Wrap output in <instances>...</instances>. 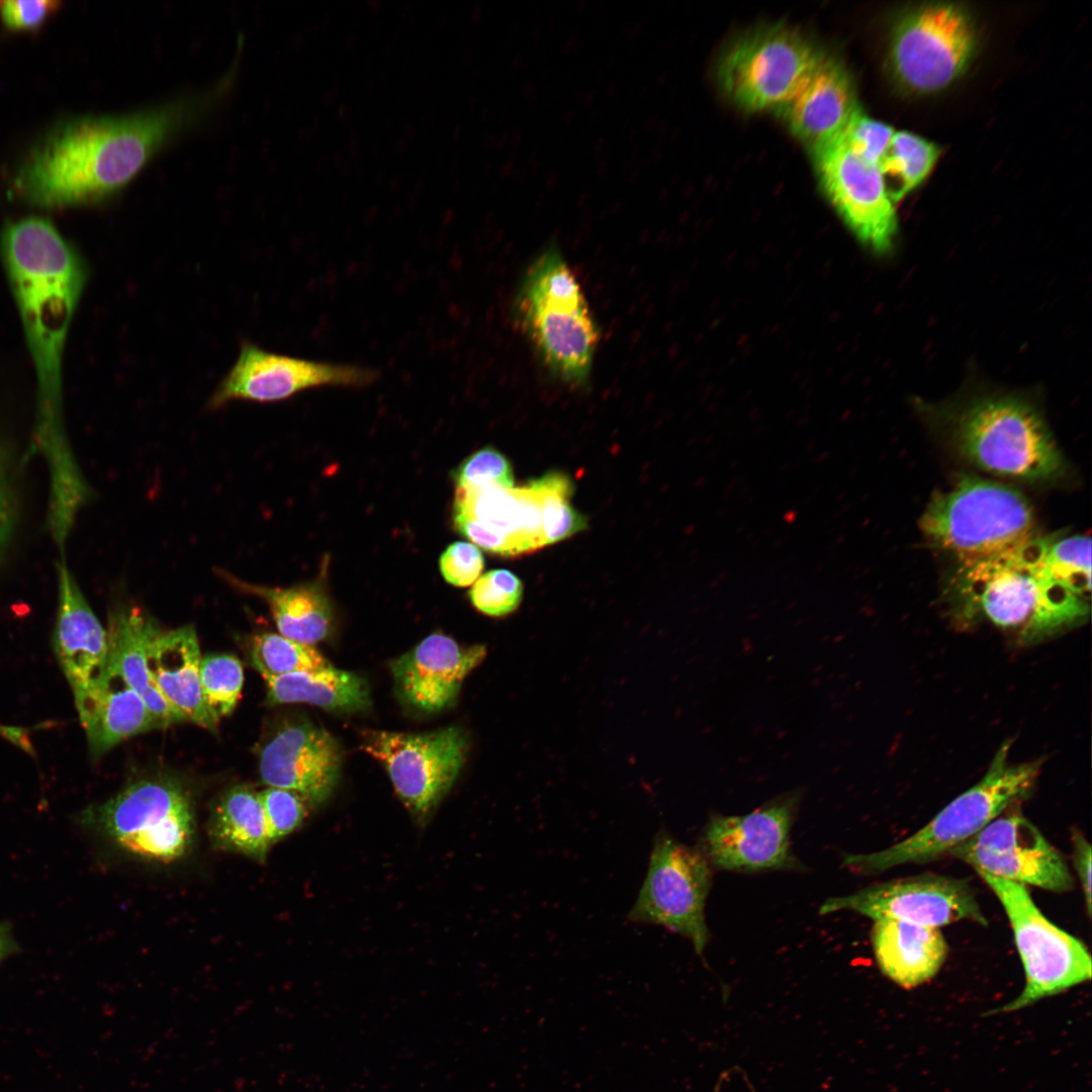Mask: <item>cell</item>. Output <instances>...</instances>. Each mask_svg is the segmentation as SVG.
<instances>
[{"mask_svg": "<svg viewBox=\"0 0 1092 1092\" xmlns=\"http://www.w3.org/2000/svg\"><path fill=\"white\" fill-rule=\"evenodd\" d=\"M467 747L466 734L455 726L419 734L368 731L362 743L383 764L395 793L421 823L453 786Z\"/></svg>", "mask_w": 1092, "mask_h": 1092, "instance_id": "13", "label": "cell"}, {"mask_svg": "<svg viewBox=\"0 0 1092 1092\" xmlns=\"http://www.w3.org/2000/svg\"><path fill=\"white\" fill-rule=\"evenodd\" d=\"M1073 864L1081 884L1085 908L1088 915L1091 914V845L1080 832L1072 833Z\"/></svg>", "mask_w": 1092, "mask_h": 1092, "instance_id": "42", "label": "cell"}, {"mask_svg": "<svg viewBox=\"0 0 1092 1092\" xmlns=\"http://www.w3.org/2000/svg\"><path fill=\"white\" fill-rule=\"evenodd\" d=\"M958 450L988 472L1045 480L1063 471L1064 459L1041 414L1013 395H983L950 419Z\"/></svg>", "mask_w": 1092, "mask_h": 1092, "instance_id": "6", "label": "cell"}, {"mask_svg": "<svg viewBox=\"0 0 1092 1092\" xmlns=\"http://www.w3.org/2000/svg\"><path fill=\"white\" fill-rule=\"evenodd\" d=\"M0 737L22 747L27 739L26 730L20 727L0 725Z\"/></svg>", "mask_w": 1092, "mask_h": 1092, "instance_id": "44", "label": "cell"}, {"mask_svg": "<svg viewBox=\"0 0 1092 1092\" xmlns=\"http://www.w3.org/2000/svg\"><path fill=\"white\" fill-rule=\"evenodd\" d=\"M267 704L306 703L330 712L352 713L370 707L367 681L333 665L266 680Z\"/></svg>", "mask_w": 1092, "mask_h": 1092, "instance_id": "29", "label": "cell"}, {"mask_svg": "<svg viewBox=\"0 0 1092 1092\" xmlns=\"http://www.w3.org/2000/svg\"><path fill=\"white\" fill-rule=\"evenodd\" d=\"M15 950V942L12 939L7 924H0V961Z\"/></svg>", "mask_w": 1092, "mask_h": 1092, "instance_id": "45", "label": "cell"}, {"mask_svg": "<svg viewBox=\"0 0 1092 1092\" xmlns=\"http://www.w3.org/2000/svg\"><path fill=\"white\" fill-rule=\"evenodd\" d=\"M7 469L5 456L0 450V555L11 534L15 513Z\"/></svg>", "mask_w": 1092, "mask_h": 1092, "instance_id": "43", "label": "cell"}, {"mask_svg": "<svg viewBox=\"0 0 1092 1092\" xmlns=\"http://www.w3.org/2000/svg\"><path fill=\"white\" fill-rule=\"evenodd\" d=\"M157 629V624L140 609L118 608L109 620L107 664L120 672L164 728L183 720L158 692L149 673L147 651Z\"/></svg>", "mask_w": 1092, "mask_h": 1092, "instance_id": "26", "label": "cell"}, {"mask_svg": "<svg viewBox=\"0 0 1092 1092\" xmlns=\"http://www.w3.org/2000/svg\"><path fill=\"white\" fill-rule=\"evenodd\" d=\"M1009 919L1025 974L1020 994L986 1015L1014 1012L1089 981L1092 961L1087 946L1050 921L1026 886L979 874Z\"/></svg>", "mask_w": 1092, "mask_h": 1092, "instance_id": "8", "label": "cell"}, {"mask_svg": "<svg viewBox=\"0 0 1092 1092\" xmlns=\"http://www.w3.org/2000/svg\"><path fill=\"white\" fill-rule=\"evenodd\" d=\"M975 48L976 31L965 9L927 3L897 21L891 36L890 70L908 91H939L963 74Z\"/></svg>", "mask_w": 1092, "mask_h": 1092, "instance_id": "10", "label": "cell"}, {"mask_svg": "<svg viewBox=\"0 0 1092 1092\" xmlns=\"http://www.w3.org/2000/svg\"><path fill=\"white\" fill-rule=\"evenodd\" d=\"M1004 742L983 779L942 808L928 823L892 846L871 853L846 854L842 864L858 874H877L909 863L940 858L962 844L1032 788L1039 761L1008 762Z\"/></svg>", "mask_w": 1092, "mask_h": 1092, "instance_id": "5", "label": "cell"}, {"mask_svg": "<svg viewBox=\"0 0 1092 1092\" xmlns=\"http://www.w3.org/2000/svg\"><path fill=\"white\" fill-rule=\"evenodd\" d=\"M215 573L232 587L262 599L282 636L312 646L330 634L332 606L317 584L272 587L249 583L221 568H216Z\"/></svg>", "mask_w": 1092, "mask_h": 1092, "instance_id": "27", "label": "cell"}, {"mask_svg": "<svg viewBox=\"0 0 1092 1092\" xmlns=\"http://www.w3.org/2000/svg\"><path fill=\"white\" fill-rule=\"evenodd\" d=\"M1048 539L1034 537L998 555L959 564L952 590L961 608L1031 643L1081 623L1086 600L1058 582L1044 564Z\"/></svg>", "mask_w": 1092, "mask_h": 1092, "instance_id": "3", "label": "cell"}, {"mask_svg": "<svg viewBox=\"0 0 1092 1092\" xmlns=\"http://www.w3.org/2000/svg\"><path fill=\"white\" fill-rule=\"evenodd\" d=\"M821 54L791 28H759L724 53L718 80L738 106L749 111L778 110L800 88Z\"/></svg>", "mask_w": 1092, "mask_h": 1092, "instance_id": "11", "label": "cell"}, {"mask_svg": "<svg viewBox=\"0 0 1092 1092\" xmlns=\"http://www.w3.org/2000/svg\"><path fill=\"white\" fill-rule=\"evenodd\" d=\"M1044 564L1050 574L1074 594L1090 600L1091 539L1074 535L1048 539Z\"/></svg>", "mask_w": 1092, "mask_h": 1092, "instance_id": "35", "label": "cell"}, {"mask_svg": "<svg viewBox=\"0 0 1092 1092\" xmlns=\"http://www.w3.org/2000/svg\"><path fill=\"white\" fill-rule=\"evenodd\" d=\"M859 111L847 71L823 53L796 93L778 109L811 152L836 143Z\"/></svg>", "mask_w": 1092, "mask_h": 1092, "instance_id": "23", "label": "cell"}, {"mask_svg": "<svg viewBox=\"0 0 1092 1092\" xmlns=\"http://www.w3.org/2000/svg\"><path fill=\"white\" fill-rule=\"evenodd\" d=\"M523 583L507 569H492L479 576L469 590L473 607L491 617L515 612L523 598Z\"/></svg>", "mask_w": 1092, "mask_h": 1092, "instance_id": "36", "label": "cell"}, {"mask_svg": "<svg viewBox=\"0 0 1092 1092\" xmlns=\"http://www.w3.org/2000/svg\"><path fill=\"white\" fill-rule=\"evenodd\" d=\"M711 885L712 866L702 851L660 831L653 842L645 880L627 918L680 934L702 956L710 937L705 906Z\"/></svg>", "mask_w": 1092, "mask_h": 1092, "instance_id": "12", "label": "cell"}, {"mask_svg": "<svg viewBox=\"0 0 1092 1092\" xmlns=\"http://www.w3.org/2000/svg\"><path fill=\"white\" fill-rule=\"evenodd\" d=\"M513 310L549 373L570 386H584L601 332L556 245L545 247L526 269Z\"/></svg>", "mask_w": 1092, "mask_h": 1092, "instance_id": "4", "label": "cell"}, {"mask_svg": "<svg viewBox=\"0 0 1092 1092\" xmlns=\"http://www.w3.org/2000/svg\"><path fill=\"white\" fill-rule=\"evenodd\" d=\"M259 797L272 844L296 830L310 808L302 795L291 790L268 787Z\"/></svg>", "mask_w": 1092, "mask_h": 1092, "instance_id": "38", "label": "cell"}, {"mask_svg": "<svg viewBox=\"0 0 1092 1092\" xmlns=\"http://www.w3.org/2000/svg\"><path fill=\"white\" fill-rule=\"evenodd\" d=\"M378 379L379 371L373 368L295 358L244 343L208 406L218 408L237 399L272 402L315 387H365Z\"/></svg>", "mask_w": 1092, "mask_h": 1092, "instance_id": "17", "label": "cell"}, {"mask_svg": "<svg viewBox=\"0 0 1092 1092\" xmlns=\"http://www.w3.org/2000/svg\"><path fill=\"white\" fill-rule=\"evenodd\" d=\"M894 133L893 127L867 116L860 110L837 142L862 160L880 167Z\"/></svg>", "mask_w": 1092, "mask_h": 1092, "instance_id": "39", "label": "cell"}, {"mask_svg": "<svg viewBox=\"0 0 1092 1092\" xmlns=\"http://www.w3.org/2000/svg\"><path fill=\"white\" fill-rule=\"evenodd\" d=\"M849 910L874 921L890 918L939 928L959 921L987 925L975 892L962 879L937 874L904 877L827 899L821 915Z\"/></svg>", "mask_w": 1092, "mask_h": 1092, "instance_id": "14", "label": "cell"}, {"mask_svg": "<svg viewBox=\"0 0 1092 1092\" xmlns=\"http://www.w3.org/2000/svg\"><path fill=\"white\" fill-rule=\"evenodd\" d=\"M121 848L140 857L169 862L183 856L194 835V811L184 788L172 780L144 779L89 809Z\"/></svg>", "mask_w": 1092, "mask_h": 1092, "instance_id": "9", "label": "cell"}, {"mask_svg": "<svg viewBox=\"0 0 1092 1092\" xmlns=\"http://www.w3.org/2000/svg\"><path fill=\"white\" fill-rule=\"evenodd\" d=\"M244 671L240 660L231 654H212L201 658L200 686L204 706L214 721L233 712L241 697Z\"/></svg>", "mask_w": 1092, "mask_h": 1092, "instance_id": "34", "label": "cell"}, {"mask_svg": "<svg viewBox=\"0 0 1092 1092\" xmlns=\"http://www.w3.org/2000/svg\"><path fill=\"white\" fill-rule=\"evenodd\" d=\"M949 855L979 874L1065 893L1073 876L1061 852L1018 812L999 815Z\"/></svg>", "mask_w": 1092, "mask_h": 1092, "instance_id": "15", "label": "cell"}, {"mask_svg": "<svg viewBox=\"0 0 1092 1092\" xmlns=\"http://www.w3.org/2000/svg\"><path fill=\"white\" fill-rule=\"evenodd\" d=\"M812 155L822 188L844 223L866 247L878 254L888 253L898 221L880 167L840 142Z\"/></svg>", "mask_w": 1092, "mask_h": 1092, "instance_id": "18", "label": "cell"}, {"mask_svg": "<svg viewBox=\"0 0 1092 1092\" xmlns=\"http://www.w3.org/2000/svg\"><path fill=\"white\" fill-rule=\"evenodd\" d=\"M201 655L195 629L183 626L153 635L147 651V665L156 689L182 718L214 730L200 686Z\"/></svg>", "mask_w": 1092, "mask_h": 1092, "instance_id": "24", "label": "cell"}, {"mask_svg": "<svg viewBox=\"0 0 1092 1092\" xmlns=\"http://www.w3.org/2000/svg\"><path fill=\"white\" fill-rule=\"evenodd\" d=\"M800 798V792H791L744 815H712L700 850L712 867L724 871L800 868L790 838Z\"/></svg>", "mask_w": 1092, "mask_h": 1092, "instance_id": "16", "label": "cell"}, {"mask_svg": "<svg viewBox=\"0 0 1092 1092\" xmlns=\"http://www.w3.org/2000/svg\"><path fill=\"white\" fill-rule=\"evenodd\" d=\"M483 566L484 558L479 548L463 541L450 544L439 560L442 576L455 586H468L475 582Z\"/></svg>", "mask_w": 1092, "mask_h": 1092, "instance_id": "40", "label": "cell"}, {"mask_svg": "<svg viewBox=\"0 0 1092 1092\" xmlns=\"http://www.w3.org/2000/svg\"><path fill=\"white\" fill-rule=\"evenodd\" d=\"M872 943L882 973L905 989L932 979L947 957V943L939 928L902 920H875Z\"/></svg>", "mask_w": 1092, "mask_h": 1092, "instance_id": "25", "label": "cell"}, {"mask_svg": "<svg viewBox=\"0 0 1092 1092\" xmlns=\"http://www.w3.org/2000/svg\"><path fill=\"white\" fill-rule=\"evenodd\" d=\"M485 653L484 645L463 646L434 633L390 663L397 695L419 711H442L455 703L464 678Z\"/></svg>", "mask_w": 1092, "mask_h": 1092, "instance_id": "22", "label": "cell"}, {"mask_svg": "<svg viewBox=\"0 0 1092 1092\" xmlns=\"http://www.w3.org/2000/svg\"><path fill=\"white\" fill-rule=\"evenodd\" d=\"M58 612L54 648L82 718L101 689L108 659V634L65 562L58 567Z\"/></svg>", "mask_w": 1092, "mask_h": 1092, "instance_id": "20", "label": "cell"}, {"mask_svg": "<svg viewBox=\"0 0 1092 1092\" xmlns=\"http://www.w3.org/2000/svg\"><path fill=\"white\" fill-rule=\"evenodd\" d=\"M920 526L926 538L959 564L998 555L1036 537L1032 508L1023 494L972 476L935 494Z\"/></svg>", "mask_w": 1092, "mask_h": 1092, "instance_id": "7", "label": "cell"}, {"mask_svg": "<svg viewBox=\"0 0 1092 1092\" xmlns=\"http://www.w3.org/2000/svg\"><path fill=\"white\" fill-rule=\"evenodd\" d=\"M51 0H8L1 3V18L12 29L38 27L59 7Z\"/></svg>", "mask_w": 1092, "mask_h": 1092, "instance_id": "41", "label": "cell"}, {"mask_svg": "<svg viewBox=\"0 0 1092 1092\" xmlns=\"http://www.w3.org/2000/svg\"><path fill=\"white\" fill-rule=\"evenodd\" d=\"M341 761L340 746L326 729L297 721L282 727L264 745L259 772L266 786L297 792L316 807L336 789Z\"/></svg>", "mask_w": 1092, "mask_h": 1092, "instance_id": "21", "label": "cell"}, {"mask_svg": "<svg viewBox=\"0 0 1092 1092\" xmlns=\"http://www.w3.org/2000/svg\"><path fill=\"white\" fill-rule=\"evenodd\" d=\"M250 656L252 665L265 680L332 665L313 646L276 633L255 636Z\"/></svg>", "mask_w": 1092, "mask_h": 1092, "instance_id": "32", "label": "cell"}, {"mask_svg": "<svg viewBox=\"0 0 1092 1092\" xmlns=\"http://www.w3.org/2000/svg\"><path fill=\"white\" fill-rule=\"evenodd\" d=\"M455 531L489 553L518 556L546 546L541 491L530 480L520 487L456 488Z\"/></svg>", "mask_w": 1092, "mask_h": 1092, "instance_id": "19", "label": "cell"}, {"mask_svg": "<svg viewBox=\"0 0 1092 1092\" xmlns=\"http://www.w3.org/2000/svg\"><path fill=\"white\" fill-rule=\"evenodd\" d=\"M456 488L489 486L514 487L513 467L492 446L483 447L465 458L452 472Z\"/></svg>", "mask_w": 1092, "mask_h": 1092, "instance_id": "37", "label": "cell"}, {"mask_svg": "<svg viewBox=\"0 0 1092 1092\" xmlns=\"http://www.w3.org/2000/svg\"><path fill=\"white\" fill-rule=\"evenodd\" d=\"M939 155L940 150L935 144L909 131H895L880 165L884 179L894 180L889 191L894 203L926 179Z\"/></svg>", "mask_w": 1092, "mask_h": 1092, "instance_id": "31", "label": "cell"}, {"mask_svg": "<svg viewBox=\"0 0 1092 1092\" xmlns=\"http://www.w3.org/2000/svg\"><path fill=\"white\" fill-rule=\"evenodd\" d=\"M0 255L22 320L38 384V434H63L62 366L69 327L87 272L56 226L40 216L7 223Z\"/></svg>", "mask_w": 1092, "mask_h": 1092, "instance_id": "2", "label": "cell"}, {"mask_svg": "<svg viewBox=\"0 0 1092 1092\" xmlns=\"http://www.w3.org/2000/svg\"><path fill=\"white\" fill-rule=\"evenodd\" d=\"M533 480L541 491L546 545L567 539L587 527L586 519L570 504L573 483L565 474L551 471Z\"/></svg>", "mask_w": 1092, "mask_h": 1092, "instance_id": "33", "label": "cell"}, {"mask_svg": "<svg viewBox=\"0 0 1092 1092\" xmlns=\"http://www.w3.org/2000/svg\"><path fill=\"white\" fill-rule=\"evenodd\" d=\"M180 100L122 116H86L53 130L20 168L16 187L33 204L80 205L124 188L199 111Z\"/></svg>", "mask_w": 1092, "mask_h": 1092, "instance_id": "1", "label": "cell"}, {"mask_svg": "<svg viewBox=\"0 0 1092 1092\" xmlns=\"http://www.w3.org/2000/svg\"><path fill=\"white\" fill-rule=\"evenodd\" d=\"M80 722L94 758L131 736L160 728L141 696L109 664L96 700Z\"/></svg>", "mask_w": 1092, "mask_h": 1092, "instance_id": "28", "label": "cell"}, {"mask_svg": "<svg viewBox=\"0 0 1092 1092\" xmlns=\"http://www.w3.org/2000/svg\"><path fill=\"white\" fill-rule=\"evenodd\" d=\"M209 832L220 848L257 860L265 859L272 845L259 793L245 786L234 787L221 797Z\"/></svg>", "mask_w": 1092, "mask_h": 1092, "instance_id": "30", "label": "cell"}]
</instances>
